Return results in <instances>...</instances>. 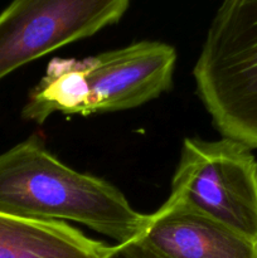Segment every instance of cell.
<instances>
[{
    "label": "cell",
    "mask_w": 257,
    "mask_h": 258,
    "mask_svg": "<svg viewBox=\"0 0 257 258\" xmlns=\"http://www.w3.org/2000/svg\"><path fill=\"white\" fill-rule=\"evenodd\" d=\"M83 116L139 107L173 86L176 50L159 40H140L80 58Z\"/></svg>",
    "instance_id": "5"
},
{
    "label": "cell",
    "mask_w": 257,
    "mask_h": 258,
    "mask_svg": "<svg viewBox=\"0 0 257 258\" xmlns=\"http://www.w3.org/2000/svg\"><path fill=\"white\" fill-rule=\"evenodd\" d=\"M193 77L223 138L257 149V0H222Z\"/></svg>",
    "instance_id": "2"
},
{
    "label": "cell",
    "mask_w": 257,
    "mask_h": 258,
    "mask_svg": "<svg viewBox=\"0 0 257 258\" xmlns=\"http://www.w3.org/2000/svg\"><path fill=\"white\" fill-rule=\"evenodd\" d=\"M130 244L143 258H257V242L169 199Z\"/></svg>",
    "instance_id": "6"
},
{
    "label": "cell",
    "mask_w": 257,
    "mask_h": 258,
    "mask_svg": "<svg viewBox=\"0 0 257 258\" xmlns=\"http://www.w3.org/2000/svg\"><path fill=\"white\" fill-rule=\"evenodd\" d=\"M229 138L184 139L169 201L257 242V160Z\"/></svg>",
    "instance_id": "3"
},
{
    "label": "cell",
    "mask_w": 257,
    "mask_h": 258,
    "mask_svg": "<svg viewBox=\"0 0 257 258\" xmlns=\"http://www.w3.org/2000/svg\"><path fill=\"white\" fill-rule=\"evenodd\" d=\"M0 212L40 221L76 222L125 244L144 231L148 214L108 181L65 165L32 135L0 154Z\"/></svg>",
    "instance_id": "1"
},
{
    "label": "cell",
    "mask_w": 257,
    "mask_h": 258,
    "mask_svg": "<svg viewBox=\"0 0 257 258\" xmlns=\"http://www.w3.org/2000/svg\"><path fill=\"white\" fill-rule=\"evenodd\" d=\"M105 258H143L135 249L133 248L130 243L125 244H115L112 246L110 253Z\"/></svg>",
    "instance_id": "8"
},
{
    "label": "cell",
    "mask_w": 257,
    "mask_h": 258,
    "mask_svg": "<svg viewBox=\"0 0 257 258\" xmlns=\"http://www.w3.org/2000/svg\"><path fill=\"white\" fill-rule=\"evenodd\" d=\"M133 0H12L0 13V81L18 68L117 24Z\"/></svg>",
    "instance_id": "4"
},
{
    "label": "cell",
    "mask_w": 257,
    "mask_h": 258,
    "mask_svg": "<svg viewBox=\"0 0 257 258\" xmlns=\"http://www.w3.org/2000/svg\"><path fill=\"white\" fill-rule=\"evenodd\" d=\"M111 249L66 222L0 212V258H105Z\"/></svg>",
    "instance_id": "7"
}]
</instances>
